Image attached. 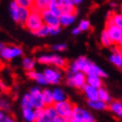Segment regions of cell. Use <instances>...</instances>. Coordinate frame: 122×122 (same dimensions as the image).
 I'll return each mask as SVG.
<instances>
[{"label":"cell","instance_id":"obj_40","mask_svg":"<svg viewBox=\"0 0 122 122\" xmlns=\"http://www.w3.org/2000/svg\"><path fill=\"white\" fill-rule=\"evenodd\" d=\"M66 49V44H58V45H54L53 46V50L57 51V52H64Z\"/></svg>","mask_w":122,"mask_h":122},{"label":"cell","instance_id":"obj_29","mask_svg":"<svg viewBox=\"0 0 122 122\" xmlns=\"http://www.w3.org/2000/svg\"><path fill=\"white\" fill-rule=\"evenodd\" d=\"M109 17L112 18L115 26H117L120 29H122V14H114V13H112V12H109L108 18Z\"/></svg>","mask_w":122,"mask_h":122},{"label":"cell","instance_id":"obj_34","mask_svg":"<svg viewBox=\"0 0 122 122\" xmlns=\"http://www.w3.org/2000/svg\"><path fill=\"white\" fill-rule=\"evenodd\" d=\"M14 1L20 6V7L31 9L34 5V0H14Z\"/></svg>","mask_w":122,"mask_h":122},{"label":"cell","instance_id":"obj_5","mask_svg":"<svg viewBox=\"0 0 122 122\" xmlns=\"http://www.w3.org/2000/svg\"><path fill=\"white\" fill-rule=\"evenodd\" d=\"M106 30H107L108 35H109V37H110L111 41L113 42V44H118L119 41L122 39V29L114 25L111 17L107 18Z\"/></svg>","mask_w":122,"mask_h":122},{"label":"cell","instance_id":"obj_39","mask_svg":"<svg viewBox=\"0 0 122 122\" xmlns=\"http://www.w3.org/2000/svg\"><path fill=\"white\" fill-rule=\"evenodd\" d=\"M45 112V108H37L35 109V115H36V120H41L43 119Z\"/></svg>","mask_w":122,"mask_h":122},{"label":"cell","instance_id":"obj_24","mask_svg":"<svg viewBox=\"0 0 122 122\" xmlns=\"http://www.w3.org/2000/svg\"><path fill=\"white\" fill-rule=\"evenodd\" d=\"M19 9L20 6L18 5L15 1H13L10 5V12H11V16L13 18V20L15 22L19 23Z\"/></svg>","mask_w":122,"mask_h":122},{"label":"cell","instance_id":"obj_20","mask_svg":"<svg viewBox=\"0 0 122 122\" xmlns=\"http://www.w3.org/2000/svg\"><path fill=\"white\" fill-rule=\"evenodd\" d=\"M76 20V16L74 14H62L60 17V22L62 26H69L72 24Z\"/></svg>","mask_w":122,"mask_h":122},{"label":"cell","instance_id":"obj_42","mask_svg":"<svg viewBox=\"0 0 122 122\" xmlns=\"http://www.w3.org/2000/svg\"><path fill=\"white\" fill-rule=\"evenodd\" d=\"M54 122H70V119L68 118H66V117H63V116H59L54 120Z\"/></svg>","mask_w":122,"mask_h":122},{"label":"cell","instance_id":"obj_14","mask_svg":"<svg viewBox=\"0 0 122 122\" xmlns=\"http://www.w3.org/2000/svg\"><path fill=\"white\" fill-rule=\"evenodd\" d=\"M108 109L115 116H117L118 118H122V101L112 100L110 103H108Z\"/></svg>","mask_w":122,"mask_h":122},{"label":"cell","instance_id":"obj_21","mask_svg":"<svg viewBox=\"0 0 122 122\" xmlns=\"http://www.w3.org/2000/svg\"><path fill=\"white\" fill-rule=\"evenodd\" d=\"M53 95H54V100L55 103L56 102H61L66 100V95L65 93V91L62 88H55L53 89Z\"/></svg>","mask_w":122,"mask_h":122},{"label":"cell","instance_id":"obj_2","mask_svg":"<svg viewBox=\"0 0 122 122\" xmlns=\"http://www.w3.org/2000/svg\"><path fill=\"white\" fill-rule=\"evenodd\" d=\"M38 63L41 65L55 66L57 69L66 68V61L58 55H42L38 58Z\"/></svg>","mask_w":122,"mask_h":122},{"label":"cell","instance_id":"obj_36","mask_svg":"<svg viewBox=\"0 0 122 122\" xmlns=\"http://www.w3.org/2000/svg\"><path fill=\"white\" fill-rule=\"evenodd\" d=\"M0 122H16V120L9 115H6L4 111H2L0 113Z\"/></svg>","mask_w":122,"mask_h":122},{"label":"cell","instance_id":"obj_16","mask_svg":"<svg viewBox=\"0 0 122 122\" xmlns=\"http://www.w3.org/2000/svg\"><path fill=\"white\" fill-rule=\"evenodd\" d=\"M87 105L94 109V110L97 111H101V110H106L108 109V103L104 102V101H101L99 99L97 100H87Z\"/></svg>","mask_w":122,"mask_h":122},{"label":"cell","instance_id":"obj_38","mask_svg":"<svg viewBox=\"0 0 122 122\" xmlns=\"http://www.w3.org/2000/svg\"><path fill=\"white\" fill-rule=\"evenodd\" d=\"M0 107H1L2 111H9L10 110V103L5 99H1V101H0Z\"/></svg>","mask_w":122,"mask_h":122},{"label":"cell","instance_id":"obj_49","mask_svg":"<svg viewBox=\"0 0 122 122\" xmlns=\"http://www.w3.org/2000/svg\"><path fill=\"white\" fill-rule=\"evenodd\" d=\"M36 122H45V121H44V120H42V119H41V120H36Z\"/></svg>","mask_w":122,"mask_h":122},{"label":"cell","instance_id":"obj_31","mask_svg":"<svg viewBox=\"0 0 122 122\" xmlns=\"http://www.w3.org/2000/svg\"><path fill=\"white\" fill-rule=\"evenodd\" d=\"M33 34L38 36V37H46L47 35H50V27L44 24L40 29H38L37 31L34 32Z\"/></svg>","mask_w":122,"mask_h":122},{"label":"cell","instance_id":"obj_28","mask_svg":"<svg viewBox=\"0 0 122 122\" xmlns=\"http://www.w3.org/2000/svg\"><path fill=\"white\" fill-rule=\"evenodd\" d=\"M21 107H22V109L33 108L32 101H31V94L30 93H26L23 95L22 99H21Z\"/></svg>","mask_w":122,"mask_h":122},{"label":"cell","instance_id":"obj_25","mask_svg":"<svg viewBox=\"0 0 122 122\" xmlns=\"http://www.w3.org/2000/svg\"><path fill=\"white\" fill-rule=\"evenodd\" d=\"M51 3V0H34L33 7L37 8L39 11H43L49 8V5Z\"/></svg>","mask_w":122,"mask_h":122},{"label":"cell","instance_id":"obj_8","mask_svg":"<svg viewBox=\"0 0 122 122\" xmlns=\"http://www.w3.org/2000/svg\"><path fill=\"white\" fill-rule=\"evenodd\" d=\"M44 75L48 81V83L51 84H58L62 81V72L59 69L47 68L44 71Z\"/></svg>","mask_w":122,"mask_h":122},{"label":"cell","instance_id":"obj_30","mask_svg":"<svg viewBox=\"0 0 122 122\" xmlns=\"http://www.w3.org/2000/svg\"><path fill=\"white\" fill-rule=\"evenodd\" d=\"M48 9L50 10L54 15H56L57 17H61V15L63 14L62 13V9H61V6H59L58 4H56V3L53 2V1H51V3H50V5H49V8Z\"/></svg>","mask_w":122,"mask_h":122},{"label":"cell","instance_id":"obj_47","mask_svg":"<svg viewBox=\"0 0 122 122\" xmlns=\"http://www.w3.org/2000/svg\"><path fill=\"white\" fill-rule=\"evenodd\" d=\"M1 88L2 89H6V86H5V84L3 82H1Z\"/></svg>","mask_w":122,"mask_h":122},{"label":"cell","instance_id":"obj_17","mask_svg":"<svg viewBox=\"0 0 122 122\" xmlns=\"http://www.w3.org/2000/svg\"><path fill=\"white\" fill-rule=\"evenodd\" d=\"M102 77L95 76V75H90V76H86V84L90 85L92 87L95 88H100L102 87Z\"/></svg>","mask_w":122,"mask_h":122},{"label":"cell","instance_id":"obj_3","mask_svg":"<svg viewBox=\"0 0 122 122\" xmlns=\"http://www.w3.org/2000/svg\"><path fill=\"white\" fill-rule=\"evenodd\" d=\"M54 107L56 108V110L60 116L66 117L68 119H71L75 109V105L69 99H66L65 101H61V102H56L54 104Z\"/></svg>","mask_w":122,"mask_h":122},{"label":"cell","instance_id":"obj_32","mask_svg":"<svg viewBox=\"0 0 122 122\" xmlns=\"http://www.w3.org/2000/svg\"><path fill=\"white\" fill-rule=\"evenodd\" d=\"M36 82L41 84V85H46L48 84V81H47V78L44 75V72H36V76H35V80Z\"/></svg>","mask_w":122,"mask_h":122},{"label":"cell","instance_id":"obj_33","mask_svg":"<svg viewBox=\"0 0 122 122\" xmlns=\"http://www.w3.org/2000/svg\"><path fill=\"white\" fill-rule=\"evenodd\" d=\"M89 61L85 58V57H80L76 61V63L77 65V68L78 70H80V71H83L84 68L86 66V65L88 64Z\"/></svg>","mask_w":122,"mask_h":122},{"label":"cell","instance_id":"obj_10","mask_svg":"<svg viewBox=\"0 0 122 122\" xmlns=\"http://www.w3.org/2000/svg\"><path fill=\"white\" fill-rule=\"evenodd\" d=\"M86 76H90V75H95V76H98L100 77H106L107 74L103 71L101 68H99L98 66H96L95 64H93L92 62H88V64L86 65V66L84 68L83 71Z\"/></svg>","mask_w":122,"mask_h":122},{"label":"cell","instance_id":"obj_1","mask_svg":"<svg viewBox=\"0 0 122 122\" xmlns=\"http://www.w3.org/2000/svg\"><path fill=\"white\" fill-rule=\"evenodd\" d=\"M44 25V21L41 15V11H39L37 8L32 7L31 8V13H30L28 19L25 23V26L27 29H29L32 33L36 32L38 29H40Z\"/></svg>","mask_w":122,"mask_h":122},{"label":"cell","instance_id":"obj_45","mask_svg":"<svg viewBox=\"0 0 122 122\" xmlns=\"http://www.w3.org/2000/svg\"><path fill=\"white\" fill-rule=\"evenodd\" d=\"M117 46H118V47H119V48L121 49V50H122V39H121V40L119 41V43L117 44Z\"/></svg>","mask_w":122,"mask_h":122},{"label":"cell","instance_id":"obj_12","mask_svg":"<svg viewBox=\"0 0 122 122\" xmlns=\"http://www.w3.org/2000/svg\"><path fill=\"white\" fill-rule=\"evenodd\" d=\"M74 87L83 88L86 85V75L82 71H78L74 74Z\"/></svg>","mask_w":122,"mask_h":122},{"label":"cell","instance_id":"obj_19","mask_svg":"<svg viewBox=\"0 0 122 122\" xmlns=\"http://www.w3.org/2000/svg\"><path fill=\"white\" fill-rule=\"evenodd\" d=\"M22 116L26 122H36V115L34 108L22 109Z\"/></svg>","mask_w":122,"mask_h":122},{"label":"cell","instance_id":"obj_4","mask_svg":"<svg viewBox=\"0 0 122 122\" xmlns=\"http://www.w3.org/2000/svg\"><path fill=\"white\" fill-rule=\"evenodd\" d=\"M23 51L20 47L17 46H5L1 44V48H0V55L1 58L5 61H11L14 58L22 56Z\"/></svg>","mask_w":122,"mask_h":122},{"label":"cell","instance_id":"obj_22","mask_svg":"<svg viewBox=\"0 0 122 122\" xmlns=\"http://www.w3.org/2000/svg\"><path fill=\"white\" fill-rule=\"evenodd\" d=\"M98 99L101 100V101H104L106 103H110L112 101L110 94H109L107 89L104 88L103 86L100 87V88H98Z\"/></svg>","mask_w":122,"mask_h":122},{"label":"cell","instance_id":"obj_48","mask_svg":"<svg viewBox=\"0 0 122 122\" xmlns=\"http://www.w3.org/2000/svg\"><path fill=\"white\" fill-rule=\"evenodd\" d=\"M110 5L112 6V7H116V3H115V2H114V3H113V2H111V3H110Z\"/></svg>","mask_w":122,"mask_h":122},{"label":"cell","instance_id":"obj_46","mask_svg":"<svg viewBox=\"0 0 122 122\" xmlns=\"http://www.w3.org/2000/svg\"><path fill=\"white\" fill-rule=\"evenodd\" d=\"M72 1L75 2V4H80V3L82 1V0H72Z\"/></svg>","mask_w":122,"mask_h":122},{"label":"cell","instance_id":"obj_7","mask_svg":"<svg viewBox=\"0 0 122 122\" xmlns=\"http://www.w3.org/2000/svg\"><path fill=\"white\" fill-rule=\"evenodd\" d=\"M41 15H42L45 25L49 27H60L61 26L60 17H57L56 15H54L49 9L43 10L41 12Z\"/></svg>","mask_w":122,"mask_h":122},{"label":"cell","instance_id":"obj_23","mask_svg":"<svg viewBox=\"0 0 122 122\" xmlns=\"http://www.w3.org/2000/svg\"><path fill=\"white\" fill-rule=\"evenodd\" d=\"M30 13H31V9L20 7V9H19V23L25 25V23L28 19Z\"/></svg>","mask_w":122,"mask_h":122},{"label":"cell","instance_id":"obj_27","mask_svg":"<svg viewBox=\"0 0 122 122\" xmlns=\"http://www.w3.org/2000/svg\"><path fill=\"white\" fill-rule=\"evenodd\" d=\"M100 42H101L102 46H104V47H110V46L113 45V42L111 41L110 37H109L108 32H107V30H106V29L101 33V36H100Z\"/></svg>","mask_w":122,"mask_h":122},{"label":"cell","instance_id":"obj_15","mask_svg":"<svg viewBox=\"0 0 122 122\" xmlns=\"http://www.w3.org/2000/svg\"><path fill=\"white\" fill-rule=\"evenodd\" d=\"M82 91L84 95L86 96L87 100H97L98 99V88L92 87L90 85L86 84L82 88Z\"/></svg>","mask_w":122,"mask_h":122},{"label":"cell","instance_id":"obj_13","mask_svg":"<svg viewBox=\"0 0 122 122\" xmlns=\"http://www.w3.org/2000/svg\"><path fill=\"white\" fill-rule=\"evenodd\" d=\"M59 116V114L56 110V108L53 106H46L45 107V112H44V116L43 119L45 122H54V120Z\"/></svg>","mask_w":122,"mask_h":122},{"label":"cell","instance_id":"obj_43","mask_svg":"<svg viewBox=\"0 0 122 122\" xmlns=\"http://www.w3.org/2000/svg\"><path fill=\"white\" fill-rule=\"evenodd\" d=\"M70 122H85L84 120L82 119H80V118H76V117H71L70 119Z\"/></svg>","mask_w":122,"mask_h":122},{"label":"cell","instance_id":"obj_6","mask_svg":"<svg viewBox=\"0 0 122 122\" xmlns=\"http://www.w3.org/2000/svg\"><path fill=\"white\" fill-rule=\"evenodd\" d=\"M42 91L43 89L39 86H34L30 89V94H31V101H32V105L34 109L37 108H45V102L43 99V95H42Z\"/></svg>","mask_w":122,"mask_h":122},{"label":"cell","instance_id":"obj_18","mask_svg":"<svg viewBox=\"0 0 122 122\" xmlns=\"http://www.w3.org/2000/svg\"><path fill=\"white\" fill-rule=\"evenodd\" d=\"M42 95H43V99H44V102H45V105L46 106H53L55 104L53 90L49 89V88L43 89Z\"/></svg>","mask_w":122,"mask_h":122},{"label":"cell","instance_id":"obj_9","mask_svg":"<svg viewBox=\"0 0 122 122\" xmlns=\"http://www.w3.org/2000/svg\"><path fill=\"white\" fill-rule=\"evenodd\" d=\"M71 117H76V118L82 119L85 122H94L95 121L93 115L91 114L88 110H86V109H84V108H81L80 106H75L74 113H72V116Z\"/></svg>","mask_w":122,"mask_h":122},{"label":"cell","instance_id":"obj_41","mask_svg":"<svg viewBox=\"0 0 122 122\" xmlns=\"http://www.w3.org/2000/svg\"><path fill=\"white\" fill-rule=\"evenodd\" d=\"M61 31L60 27H50V35H58Z\"/></svg>","mask_w":122,"mask_h":122},{"label":"cell","instance_id":"obj_26","mask_svg":"<svg viewBox=\"0 0 122 122\" xmlns=\"http://www.w3.org/2000/svg\"><path fill=\"white\" fill-rule=\"evenodd\" d=\"M22 66L23 69L26 71H34L35 68V60H33L32 58H25L22 61Z\"/></svg>","mask_w":122,"mask_h":122},{"label":"cell","instance_id":"obj_11","mask_svg":"<svg viewBox=\"0 0 122 122\" xmlns=\"http://www.w3.org/2000/svg\"><path fill=\"white\" fill-rule=\"evenodd\" d=\"M109 62L118 69H122V50L117 46L111 49V55L109 56Z\"/></svg>","mask_w":122,"mask_h":122},{"label":"cell","instance_id":"obj_35","mask_svg":"<svg viewBox=\"0 0 122 122\" xmlns=\"http://www.w3.org/2000/svg\"><path fill=\"white\" fill-rule=\"evenodd\" d=\"M62 13L63 14H76V9L75 7V5H63L62 7Z\"/></svg>","mask_w":122,"mask_h":122},{"label":"cell","instance_id":"obj_44","mask_svg":"<svg viewBox=\"0 0 122 122\" xmlns=\"http://www.w3.org/2000/svg\"><path fill=\"white\" fill-rule=\"evenodd\" d=\"M81 32V30L80 29V28H78V27H76V28H75L74 30H72V35H78V34H80Z\"/></svg>","mask_w":122,"mask_h":122},{"label":"cell","instance_id":"obj_37","mask_svg":"<svg viewBox=\"0 0 122 122\" xmlns=\"http://www.w3.org/2000/svg\"><path fill=\"white\" fill-rule=\"evenodd\" d=\"M89 27H90V23H89L88 20H81L80 25H78V28L81 30V32L82 31H87V30L89 29Z\"/></svg>","mask_w":122,"mask_h":122}]
</instances>
